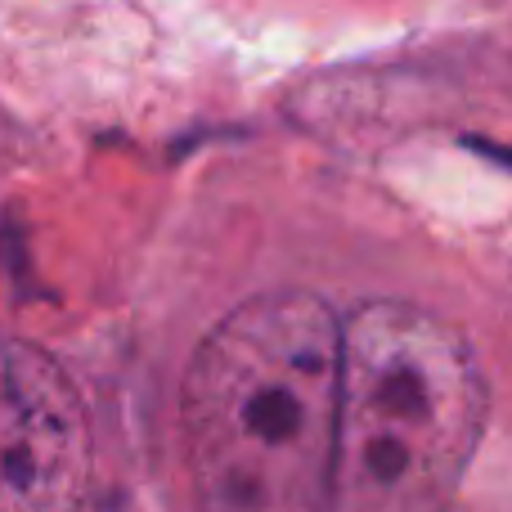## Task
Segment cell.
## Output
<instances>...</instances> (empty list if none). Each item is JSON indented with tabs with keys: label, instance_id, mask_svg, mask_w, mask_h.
Instances as JSON below:
<instances>
[{
	"label": "cell",
	"instance_id": "cell-1",
	"mask_svg": "<svg viewBox=\"0 0 512 512\" xmlns=\"http://www.w3.org/2000/svg\"><path fill=\"white\" fill-rule=\"evenodd\" d=\"M342 324L310 292L234 306L194 351L180 441L194 495L225 512L333 504Z\"/></svg>",
	"mask_w": 512,
	"mask_h": 512
},
{
	"label": "cell",
	"instance_id": "cell-2",
	"mask_svg": "<svg viewBox=\"0 0 512 512\" xmlns=\"http://www.w3.org/2000/svg\"><path fill=\"white\" fill-rule=\"evenodd\" d=\"M486 427V378L450 319L369 301L342 324L333 504L414 512L454 495Z\"/></svg>",
	"mask_w": 512,
	"mask_h": 512
},
{
	"label": "cell",
	"instance_id": "cell-3",
	"mask_svg": "<svg viewBox=\"0 0 512 512\" xmlns=\"http://www.w3.org/2000/svg\"><path fill=\"white\" fill-rule=\"evenodd\" d=\"M90 432L45 351L0 333V508H63L86 495Z\"/></svg>",
	"mask_w": 512,
	"mask_h": 512
}]
</instances>
